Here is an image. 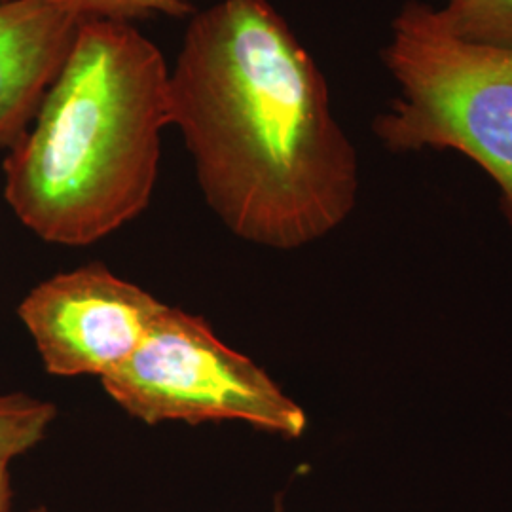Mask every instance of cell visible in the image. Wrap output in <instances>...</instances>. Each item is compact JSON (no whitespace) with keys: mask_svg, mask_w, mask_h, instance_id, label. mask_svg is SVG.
Returning <instances> with one entry per match:
<instances>
[{"mask_svg":"<svg viewBox=\"0 0 512 512\" xmlns=\"http://www.w3.org/2000/svg\"><path fill=\"white\" fill-rule=\"evenodd\" d=\"M169 118L205 202L243 241L298 249L357 203L359 160L327 80L268 0H220L190 18Z\"/></svg>","mask_w":512,"mask_h":512,"instance_id":"1","label":"cell"},{"mask_svg":"<svg viewBox=\"0 0 512 512\" xmlns=\"http://www.w3.org/2000/svg\"><path fill=\"white\" fill-rule=\"evenodd\" d=\"M33 126L4 160V198L38 238L86 247L152 200L169 65L128 21L84 19Z\"/></svg>","mask_w":512,"mask_h":512,"instance_id":"2","label":"cell"},{"mask_svg":"<svg viewBox=\"0 0 512 512\" xmlns=\"http://www.w3.org/2000/svg\"><path fill=\"white\" fill-rule=\"evenodd\" d=\"M401 95L376 116V137L393 152L452 148L486 169L512 222V52L440 33L427 4L410 0L382 52Z\"/></svg>","mask_w":512,"mask_h":512,"instance_id":"3","label":"cell"},{"mask_svg":"<svg viewBox=\"0 0 512 512\" xmlns=\"http://www.w3.org/2000/svg\"><path fill=\"white\" fill-rule=\"evenodd\" d=\"M101 384L147 425L243 421L285 439H300L308 425L306 412L255 361L226 346L202 317L167 304L145 342Z\"/></svg>","mask_w":512,"mask_h":512,"instance_id":"4","label":"cell"},{"mask_svg":"<svg viewBox=\"0 0 512 512\" xmlns=\"http://www.w3.org/2000/svg\"><path fill=\"white\" fill-rule=\"evenodd\" d=\"M164 308L143 287L92 262L38 283L18 313L46 372L103 380L145 342Z\"/></svg>","mask_w":512,"mask_h":512,"instance_id":"5","label":"cell"},{"mask_svg":"<svg viewBox=\"0 0 512 512\" xmlns=\"http://www.w3.org/2000/svg\"><path fill=\"white\" fill-rule=\"evenodd\" d=\"M82 21L63 0L0 2V150L35 120Z\"/></svg>","mask_w":512,"mask_h":512,"instance_id":"6","label":"cell"},{"mask_svg":"<svg viewBox=\"0 0 512 512\" xmlns=\"http://www.w3.org/2000/svg\"><path fill=\"white\" fill-rule=\"evenodd\" d=\"M427 18L459 42L512 52V0H448L439 10L427 6Z\"/></svg>","mask_w":512,"mask_h":512,"instance_id":"7","label":"cell"},{"mask_svg":"<svg viewBox=\"0 0 512 512\" xmlns=\"http://www.w3.org/2000/svg\"><path fill=\"white\" fill-rule=\"evenodd\" d=\"M57 416L54 403L27 393L0 395V461L10 463L40 444Z\"/></svg>","mask_w":512,"mask_h":512,"instance_id":"8","label":"cell"},{"mask_svg":"<svg viewBox=\"0 0 512 512\" xmlns=\"http://www.w3.org/2000/svg\"><path fill=\"white\" fill-rule=\"evenodd\" d=\"M84 19L131 21L147 18L152 12L184 18L192 14V4L186 0H63Z\"/></svg>","mask_w":512,"mask_h":512,"instance_id":"9","label":"cell"},{"mask_svg":"<svg viewBox=\"0 0 512 512\" xmlns=\"http://www.w3.org/2000/svg\"><path fill=\"white\" fill-rule=\"evenodd\" d=\"M12 505V478L10 463L0 461V512L10 511Z\"/></svg>","mask_w":512,"mask_h":512,"instance_id":"10","label":"cell"},{"mask_svg":"<svg viewBox=\"0 0 512 512\" xmlns=\"http://www.w3.org/2000/svg\"><path fill=\"white\" fill-rule=\"evenodd\" d=\"M29 512H50L46 507H35V509H31Z\"/></svg>","mask_w":512,"mask_h":512,"instance_id":"11","label":"cell"},{"mask_svg":"<svg viewBox=\"0 0 512 512\" xmlns=\"http://www.w3.org/2000/svg\"><path fill=\"white\" fill-rule=\"evenodd\" d=\"M0 2H8V0H0Z\"/></svg>","mask_w":512,"mask_h":512,"instance_id":"12","label":"cell"}]
</instances>
